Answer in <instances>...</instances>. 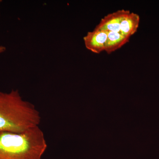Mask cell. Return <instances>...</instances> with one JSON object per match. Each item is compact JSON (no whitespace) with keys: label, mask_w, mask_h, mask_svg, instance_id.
I'll list each match as a JSON object with an SVG mask.
<instances>
[{"label":"cell","mask_w":159,"mask_h":159,"mask_svg":"<svg viewBox=\"0 0 159 159\" xmlns=\"http://www.w3.org/2000/svg\"><path fill=\"white\" fill-rule=\"evenodd\" d=\"M40 114L32 103L23 99L19 91L0 92V134H20L39 126Z\"/></svg>","instance_id":"obj_1"},{"label":"cell","mask_w":159,"mask_h":159,"mask_svg":"<svg viewBox=\"0 0 159 159\" xmlns=\"http://www.w3.org/2000/svg\"><path fill=\"white\" fill-rule=\"evenodd\" d=\"M48 148L39 126L20 134H0V159H42Z\"/></svg>","instance_id":"obj_2"},{"label":"cell","mask_w":159,"mask_h":159,"mask_svg":"<svg viewBox=\"0 0 159 159\" xmlns=\"http://www.w3.org/2000/svg\"><path fill=\"white\" fill-rule=\"evenodd\" d=\"M108 31L96 29L89 31L83 38L86 48L95 54L105 51Z\"/></svg>","instance_id":"obj_3"},{"label":"cell","mask_w":159,"mask_h":159,"mask_svg":"<svg viewBox=\"0 0 159 159\" xmlns=\"http://www.w3.org/2000/svg\"><path fill=\"white\" fill-rule=\"evenodd\" d=\"M130 11L122 9L109 13L101 19L96 29L106 31L120 32V24L123 17Z\"/></svg>","instance_id":"obj_4"},{"label":"cell","mask_w":159,"mask_h":159,"mask_svg":"<svg viewBox=\"0 0 159 159\" xmlns=\"http://www.w3.org/2000/svg\"><path fill=\"white\" fill-rule=\"evenodd\" d=\"M139 15L134 12H129L122 19L120 24V33L129 38L137 32L140 24Z\"/></svg>","instance_id":"obj_5"},{"label":"cell","mask_w":159,"mask_h":159,"mask_svg":"<svg viewBox=\"0 0 159 159\" xmlns=\"http://www.w3.org/2000/svg\"><path fill=\"white\" fill-rule=\"evenodd\" d=\"M129 38L126 37L120 32L109 31L106 43L105 51L110 54L122 48L128 43Z\"/></svg>","instance_id":"obj_6"},{"label":"cell","mask_w":159,"mask_h":159,"mask_svg":"<svg viewBox=\"0 0 159 159\" xmlns=\"http://www.w3.org/2000/svg\"><path fill=\"white\" fill-rule=\"evenodd\" d=\"M6 48L5 46L0 45V54L4 53L6 51Z\"/></svg>","instance_id":"obj_7"},{"label":"cell","mask_w":159,"mask_h":159,"mask_svg":"<svg viewBox=\"0 0 159 159\" xmlns=\"http://www.w3.org/2000/svg\"><path fill=\"white\" fill-rule=\"evenodd\" d=\"M2 1H1V0H0V6H1V3H2Z\"/></svg>","instance_id":"obj_8"}]
</instances>
